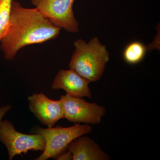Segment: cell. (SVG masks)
Returning a JSON list of instances; mask_svg holds the SVG:
<instances>
[{"label":"cell","instance_id":"obj_7","mask_svg":"<svg viewBox=\"0 0 160 160\" xmlns=\"http://www.w3.org/2000/svg\"><path fill=\"white\" fill-rule=\"evenodd\" d=\"M29 108L38 120L48 128L64 118L60 100H52L42 93H34L28 98Z\"/></svg>","mask_w":160,"mask_h":160},{"label":"cell","instance_id":"obj_2","mask_svg":"<svg viewBox=\"0 0 160 160\" xmlns=\"http://www.w3.org/2000/svg\"><path fill=\"white\" fill-rule=\"evenodd\" d=\"M74 46L75 49L69 64V68L90 82L99 80L109 60L106 46L100 43L97 37L88 43L79 39L75 41Z\"/></svg>","mask_w":160,"mask_h":160},{"label":"cell","instance_id":"obj_8","mask_svg":"<svg viewBox=\"0 0 160 160\" xmlns=\"http://www.w3.org/2000/svg\"><path fill=\"white\" fill-rule=\"evenodd\" d=\"M90 82L78 74L73 69H61L56 76L52 85L53 90L62 89L66 94L74 98H91V90L89 85Z\"/></svg>","mask_w":160,"mask_h":160},{"label":"cell","instance_id":"obj_1","mask_svg":"<svg viewBox=\"0 0 160 160\" xmlns=\"http://www.w3.org/2000/svg\"><path fill=\"white\" fill-rule=\"evenodd\" d=\"M61 29L37 8H24L12 0L9 26L0 40V50L5 59L12 61L22 48L54 39L58 36Z\"/></svg>","mask_w":160,"mask_h":160},{"label":"cell","instance_id":"obj_6","mask_svg":"<svg viewBox=\"0 0 160 160\" xmlns=\"http://www.w3.org/2000/svg\"><path fill=\"white\" fill-rule=\"evenodd\" d=\"M64 118L74 123L85 124H99L106 112V108L96 103H89L82 98L68 95L61 96Z\"/></svg>","mask_w":160,"mask_h":160},{"label":"cell","instance_id":"obj_9","mask_svg":"<svg viewBox=\"0 0 160 160\" xmlns=\"http://www.w3.org/2000/svg\"><path fill=\"white\" fill-rule=\"evenodd\" d=\"M72 160H109L110 157L95 142L89 137L81 136L68 145Z\"/></svg>","mask_w":160,"mask_h":160},{"label":"cell","instance_id":"obj_10","mask_svg":"<svg viewBox=\"0 0 160 160\" xmlns=\"http://www.w3.org/2000/svg\"><path fill=\"white\" fill-rule=\"evenodd\" d=\"M146 47L141 42H132L129 44L123 52V58L129 64H135L139 62L145 57Z\"/></svg>","mask_w":160,"mask_h":160},{"label":"cell","instance_id":"obj_4","mask_svg":"<svg viewBox=\"0 0 160 160\" xmlns=\"http://www.w3.org/2000/svg\"><path fill=\"white\" fill-rule=\"evenodd\" d=\"M0 141L6 146L9 154V159L15 156L27 153L30 150L43 152L46 142L42 135L27 134L18 132L8 120L2 122L0 127Z\"/></svg>","mask_w":160,"mask_h":160},{"label":"cell","instance_id":"obj_13","mask_svg":"<svg viewBox=\"0 0 160 160\" xmlns=\"http://www.w3.org/2000/svg\"><path fill=\"white\" fill-rule=\"evenodd\" d=\"M55 159L58 160H72V156L70 152L68 150L66 152H62Z\"/></svg>","mask_w":160,"mask_h":160},{"label":"cell","instance_id":"obj_11","mask_svg":"<svg viewBox=\"0 0 160 160\" xmlns=\"http://www.w3.org/2000/svg\"><path fill=\"white\" fill-rule=\"evenodd\" d=\"M12 0H0V40L9 27Z\"/></svg>","mask_w":160,"mask_h":160},{"label":"cell","instance_id":"obj_12","mask_svg":"<svg viewBox=\"0 0 160 160\" xmlns=\"http://www.w3.org/2000/svg\"><path fill=\"white\" fill-rule=\"evenodd\" d=\"M10 105H7L5 106H1L0 105V127L2 122L3 118L5 116L6 113L11 109Z\"/></svg>","mask_w":160,"mask_h":160},{"label":"cell","instance_id":"obj_5","mask_svg":"<svg viewBox=\"0 0 160 160\" xmlns=\"http://www.w3.org/2000/svg\"><path fill=\"white\" fill-rule=\"evenodd\" d=\"M75 0H31V3L47 20L61 29L76 33L79 25L75 18Z\"/></svg>","mask_w":160,"mask_h":160},{"label":"cell","instance_id":"obj_3","mask_svg":"<svg viewBox=\"0 0 160 160\" xmlns=\"http://www.w3.org/2000/svg\"><path fill=\"white\" fill-rule=\"evenodd\" d=\"M92 127L87 124L80 125L76 123L71 127L42 128L36 127L32 132L42 135L46 140L45 150L36 160H46L50 158H55L64 152L68 145L73 140L81 136L88 134L92 131Z\"/></svg>","mask_w":160,"mask_h":160}]
</instances>
